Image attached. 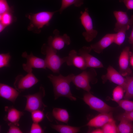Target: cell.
<instances>
[{
  "mask_svg": "<svg viewBox=\"0 0 133 133\" xmlns=\"http://www.w3.org/2000/svg\"><path fill=\"white\" fill-rule=\"evenodd\" d=\"M6 27L1 23H0V32H2Z\"/></svg>",
  "mask_w": 133,
  "mask_h": 133,
  "instance_id": "cell-40",
  "label": "cell"
},
{
  "mask_svg": "<svg viewBox=\"0 0 133 133\" xmlns=\"http://www.w3.org/2000/svg\"><path fill=\"white\" fill-rule=\"evenodd\" d=\"M113 14L116 20L114 29L115 32H117L124 26L127 25L131 26L133 25V15L130 18H129L126 12L115 11L113 12Z\"/></svg>",
  "mask_w": 133,
  "mask_h": 133,
  "instance_id": "cell-14",
  "label": "cell"
},
{
  "mask_svg": "<svg viewBox=\"0 0 133 133\" xmlns=\"http://www.w3.org/2000/svg\"><path fill=\"white\" fill-rule=\"evenodd\" d=\"M120 2H123L127 10L133 9V0H119Z\"/></svg>",
  "mask_w": 133,
  "mask_h": 133,
  "instance_id": "cell-36",
  "label": "cell"
},
{
  "mask_svg": "<svg viewBox=\"0 0 133 133\" xmlns=\"http://www.w3.org/2000/svg\"><path fill=\"white\" fill-rule=\"evenodd\" d=\"M119 120L120 122L117 126V133H133V124L132 121L124 118Z\"/></svg>",
  "mask_w": 133,
  "mask_h": 133,
  "instance_id": "cell-21",
  "label": "cell"
},
{
  "mask_svg": "<svg viewBox=\"0 0 133 133\" xmlns=\"http://www.w3.org/2000/svg\"><path fill=\"white\" fill-rule=\"evenodd\" d=\"M125 91V90L121 86L118 85L113 90L112 100L116 102L121 100L123 96Z\"/></svg>",
  "mask_w": 133,
  "mask_h": 133,
  "instance_id": "cell-27",
  "label": "cell"
},
{
  "mask_svg": "<svg viewBox=\"0 0 133 133\" xmlns=\"http://www.w3.org/2000/svg\"><path fill=\"white\" fill-rule=\"evenodd\" d=\"M39 81L32 72L28 73L24 76L19 75L16 77L14 83L15 88L19 92L28 89Z\"/></svg>",
  "mask_w": 133,
  "mask_h": 133,
  "instance_id": "cell-9",
  "label": "cell"
},
{
  "mask_svg": "<svg viewBox=\"0 0 133 133\" xmlns=\"http://www.w3.org/2000/svg\"><path fill=\"white\" fill-rule=\"evenodd\" d=\"M21 56L26 60V63L22 65L23 69L27 73L33 71V68H42L46 69V64L44 59L34 56L32 52L29 54L26 51L23 52Z\"/></svg>",
  "mask_w": 133,
  "mask_h": 133,
  "instance_id": "cell-8",
  "label": "cell"
},
{
  "mask_svg": "<svg viewBox=\"0 0 133 133\" xmlns=\"http://www.w3.org/2000/svg\"><path fill=\"white\" fill-rule=\"evenodd\" d=\"M58 12L42 11L28 15L27 17L30 21L29 30H32L34 28L39 29L45 25H48L54 13Z\"/></svg>",
  "mask_w": 133,
  "mask_h": 133,
  "instance_id": "cell-5",
  "label": "cell"
},
{
  "mask_svg": "<svg viewBox=\"0 0 133 133\" xmlns=\"http://www.w3.org/2000/svg\"><path fill=\"white\" fill-rule=\"evenodd\" d=\"M83 100L85 103L92 109L100 113H107L114 110L111 107L100 99L92 95L90 92L85 94Z\"/></svg>",
  "mask_w": 133,
  "mask_h": 133,
  "instance_id": "cell-7",
  "label": "cell"
},
{
  "mask_svg": "<svg viewBox=\"0 0 133 133\" xmlns=\"http://www.w3.org/2000/svg\"><path fill=\"white\" fill-rule=\"evenodd\" d=\"M124 118L129 121H133V111L130 112H125L119 116L118 117V120Z\"/></svg>",
  "mask_w": 133,
  "mask_h": 133,
  "instance_id": "cell-35",
  "label": "cell"
},
{
  "mask_svg": "<svg viewBox=\"0 0 133 133\" xmlns=\"http://www.w3.org/2000/svg\"><path fill=\"white\" fill-rule=\"evenodd\" d=\"M11 56L9 53H1L0 54V68L8 67L10 66L9 62Z\"/></svg>",
  "mask_w": 133,
  "mask_h": 133,
  "instance_id": "cell-30",
  "label": "cell"
},
{
  "mask_svg": "<svg viewBox=\"0 0 133 133\" xmlns=\"http://www.w3.org/2000/svg\"><path fill=\"white\" fill-rule=\"evenodd\" d=\"M19 94V92L15 88L6 84L0 83V97L14 103Z\"/></svg>",
  "mask_w": 133,
  "mask_h": 133,
  "instance_id": "cell-18",
  "label": "cell"
},
{
  "mask_svg": "<svg viewBox=\"0 0 133 133\" xmlns=\"http://www.w3.org/2000/svg\"><path fill=\"white\" fill-rule=\"evenodd\" d=\"M75 75L70 74L66 76L61 74L56 76L52 74L47 77L51 83L53 87L54 99L56 100L60 97L67 98L72 101H75L76 98L71 93L70 87Z\"/></svg>",
  "mask_w": 133,
  "mask_h": 133,
  "instance_id": "cell-1",
  "label": "cell"
},
{
  "mask_svg": "<svg viewBox=\"0 0 133 133\" xmlns=\"http://www.w3.org/2000/svg\"><path fill=\"white\" fill-rule=\"evenodd\" d=\"M31 113L32 119L34 123H39L44 118V116L43 111L36 110Z\"/></svg>",
  "mask_w": 133,
  "mask_h": 133,
  "instance_id": "cell-31",
  "label": "cell"
},
{
  "mask_svg": "<svg viewBox=\"0 0 133 133\" xmlns=\"http://www.w3.org/2000/svg\"><path fill=\"white\" fill-rule=\"evenodd\" d=\"M117 127L114 120L105 124L102 127L103 133H116L117 132Z\"/></svg>",
  "mask_w": 133,
  "mask_h": 133,
  "instance_id": "cell-26",
  "label": "cell"
},
{
  "mask_svg": "<svg viewBox=\"0 0 133 133\" xmlns=\"http://www.w3.org/2000/svg\"><path fill=\"white\" fill-rule=\"evenodd\" d=\"M130 53L129 47H125L123 49L119 58V72L124 77L127 76L131 73L128 66Z\"/></svg>",
  "mask_w": 133,
  "mask_h": 133,
  "instance_id": "cell-13",
  "label": "cell"
},
{
  "mask_svg": "<svg viewBox=\"0 0 133 133\" xmlns=\"http://www.w3.org/2000/svg\"><path fill=\"white\" fill-rule=\"evenodd\" d=\"M51 127L61 133H76L80 131V128L62 125H51Z\"/></svg>",
  "mask_w": 133,
  "mask_h": 133,
  "instance_id": "cell-22",
  "label": "cell"
},
{
  "mask_svg": "<svg viewBox=\"0 0 133 133\" xmlns=\"http://www.w3.org/2000/svg\"><path fill=\"white\" fill-rule=\"evenodd\" d=\"M92 133H103L102 129H97L94 130L91 132Z\"/></svg>",
  "mask_w": 133,
  "mask_h": 133,
  "instance_id": "cell-38",
  "label": "cell"
},
{
  "mask_svg": "<svg viewBox=\"0 0 133 133\" xmlns=\"http://www.w3.org/2000/svg\"><path fill=\"white\" fill-rule=\"evenodd\" d=\"M129 42L133 46V26L130 35L129 37Z\"/></svg>",
  "mask_w": 133,
  "mask_h": 133,
  "instance_id": "cell-37",
  "label": "cell"
},
{
  "mask_svg": "<svg viewBox=\"0 0 133 133\" xmlns=\"http://www.w3.org/2000/svg\"><path fill=\"white\" fill-rule=\"evenodd\" d=\"M41 52L46 55L44 60L47 68L53 73H59L62 65L66 62L67 56L61 58L57 54V50L48 44L43 45Z\"/></svg>",
  "mask_w": 133,
  "mask_h": 133,
  "instance_id": "cell-2",
  "label": "cell"
},
{
  "mask_svg": "<svg viewBox=\"0 0 133 133\" xmlns=\"http://www.w3.org/2000/svg\"><path fill=\"white\" fill-rule=\"evenodd\" d=\"M9 129L7 133H22V132L18 126L10 123H8Z\"/></svg>",
  "mask_w": 133,
  "mask_h": 133,
  "instance_id": "cell-34",
  "label": "cell"
},
{
  "mask_svg": "<svg viewBox=\"0 0 133 133\" xmlns=\"http://www.w3.org/2000/svg\"><path fill=\"white\" fill-rule=\"evenodd\" d=\"M88 11L87 8H85L84 12L81 11L80 19L85 30L82 33V35L87 42H90L96 37L98 32L94 29L92 20Z\"/></svg>",
  "mask_w": 133,
  "mask_h": 133,
  "instance_id": "cell-6",
  "label": "cell"
},
{
  "mask_svg": "<svg viewBox=\"0 0 133 133\" xmlns=\"http://www.w3.org/2000/svg\"><path fill=\"white\" fill-rule=\"evenodd\" d=\"M5 110L7 114L4 118V120L8 123L19 126V121L21 117L23 115L24 113L18 110L13 106H5Z\"/></svg>",
  "mask_w": 133,
  "mask_h": 133,
  "instance_id": "cell-19",
  "label": "cell"
},
{
  "mask_svg": "<svg viewBox=\"0 0 133 133\" xmlns=\"http://www.w3.org/2000/svg\"><path fill=\"white\" fill-rule=\"evenodd\" d=\"M97 75L95 70L91 68L88 70H83L77 75H75L72 82L78 89H82L87 92H90L91 89L90 83L94 84L97 83Z\"/></svg>",
  "mask_w": 133,
  "mask_h": 133,
  "instance_id": "cell-3",
  "label": "cell"
},
{
  "mask_svg": "<svg viewBox=\"0 0 133 133\" xmlns=\"http://www.w3.org/2000/svg\"><path fill=\"white\" fill-rule=\"evenodd\" d=\"M126 78V93L124 98L128 100L133 98V77L127 76Z\"/></svg>",
  "mask_w": 133,
  "mask_h": 133,
  "instance_id": "cell-25",
  "label": "cell"
},
{
  "mask_svg": "<svg viewBox=\"0 0 133 133\" xmlns=\"http://www.w3.org/2000/svg\"><path fill=\"white\" fill-rule=\"evenodd\" d=\"M117 103L120 107L125 110V112L133 111V101L125 99L121 100Z\"/></svg>",
  "mask_w": 133,
  "mask_h": 133,
  "instance_id": "cell-29",
  "label": "cell"
},
{
  "mask_svg": "<svg viewBox=\"0 0 133 133\" xmlns=\"http://www.w3.org/2000/svg\"><path fill=\"white\" fill-rule=\"evenodd\" d=\"M45 95L44 88L41 85L38 92L33 94L24 96L26 99V103L24 110L30 113L36 110L43 111L47 107L43 102L42 99Z\"/></svg>",
  "mask_w": 133,
  "mask_h": 133,
  "instance_id": "cell-4",
  "label": "cell"
},
{
  "mask_svg": "<svg viewBox=\"0 0 133 133\" xmlns=\"http://www.w3.org/2000/svg\"><path fill=\"white\" fill-rule=\"evenodd\" d=\"M115 33L106 34L100 40L90 45L92 49L96 53H100L105 49L114 43Z\"/></svg>",
  "mask_w": 133,
  "mask_h": 133,
  "instance_id": "cell-16",
  "label": "cell"
},
{
  "mask_svg": "<svg viewBox=\"0 0 133 133\" xmlns=\"http://www.w3.org/2000/svg\"><path fill=\"white\" fill-rule=\"evenodd\" d=\"M66 63L68 66H74L83 70L87 68L84 58L74 50L69 51Z\"/></svg>",
  "mask_w": 133,
  "mask_h": 133,
  "instance_id": "cell-15",
  "label": "cell"
},
{
  "mask_svg": "<svg viewBox=\"0 0 133 133\" xmlns=\"http://www.w3.org/2000/svg\"><path fill=\"white\" fill-rule=\"evenodd\" d=\"M113 120L112 112L107 113H101L90 120L86 125L95 127H102L106 123Z\"/></svg>",
  "mask_w": 133,
  "mask_h": 133,
  "instance_id": "cell-17",
  "label": "cell"
},
{
  "mask_svg": "<svg viewBox=\"0 0 133 133\" xmlns=\"http://www.w3.org/2000/svg\"><path fill=\"white\" fill-rule=\"evenodd\" d=\"M54 117L57 120L67 123L69 119V115L67 110L65 109L55 108L52 112Z\"/></svg>",
  "mask_w": 133,
  "mask_h": 133,
  "instance_id": "cell-20",
  "label": "cell"
},
{
  "mask_svg": "<svg viewBox=\"0 0 133 133\" xmlns=\"http://www.w3.org/2000/svg\"><path fill=\"white\" fill-rule=\"evenodd\" d=\"M92 50L90 46H84L79 50L78 52V54L84 58L87 68L103 67L102 62L97 58L90 54Z\"/></svg>",
  "mask_w": 133,
  "mask_h": 133,
  "instance_id": "cell-12",
  "label": "cell"
},
{
  "mask_svg": "<svg viewBox=\"0 0 133 133\" xmlns=\"http://www.w3.org/2000/svg\"><path fill=\"white\" fill-rule=\"evenodd\" d=\"M103 83L107 80L121 86L125 91L126 79L112 66L109 65L107 68V72L101 76Z\"/></svg>",
  "mask_w": 133,
  "mask_h": 133,
  "instance_id": "cell-10",
  "label": "cell"
},
{
  "mask_svg": "<svg viewBox=\"0 0 133 133\" xmlns=\"http://www.w3.org/2000/svg\"><path fill=\"white\" fill-rule=\"evenodd\" d=\"M60 32L57 29L53 32V37L50 36L48 40V44L54 49L57 50L63 49L66 45H69L71 43L70 37L66 34L60 35Z\"/></svg>",
  "mask_w": 133,
  "mask_h": 133,
  "instance_id": "cell-11",
  "label": "cell"
},
{
  "mask_svg": "<svg viewBox=\"0 0 133 133\" xmlns=\"http://www.w3.org/2000/svg\"><path fill=\"white\" fill-rule=\"evenodd\" d=\"M130 27L129 25L124 26L115 33L114 43L118 45H121L125 40L126 32L129 29Z\"/></svg>",
  "mask_w": 133,
  "mask_h": 133,
  "instance_id": "cell-23",
  "label": "cell"
},
{
  "mask_svg": "<svg viewBox=\"0 0 133 133\" xmlns=\"http://www.w3.org/2000/svg\"><path fill=\"white\" fill-rule=\"evenodd\" d=\"M84 1V0H62L61 6L58 12L61 14L64 10L72 5L80 7L83 4Z\"/></svg>",
  "mask_w": 133,
  "mask_h": 133,
  "instance_id": "cell-24",
  "label": "cell"
},
{
  "mask_svg": "<svg viewBox=\"0 0 133 133\" xmlns=\"http://www.w3.org/2000/svg\"><path fill=\"white\" fill-rule=\"evenodd\" d=\"M130 54V62L131 65L132 66L133 68V53Z\"/></svg>",
  "mask_w": 133,
  "mask_h": 133,
  "instance_id": "cell-39",
  "label": "cell"
},
{
  "mask_svg": "<svg viewBox=\"0 0 133 133\" xmlns=\"http://www.w3.org/2000/svg\"><path fill=\"white\" fill-rule=\"evenodd\" d=\"M11 9L6 0H0V15L11 12Z\"/></svg>",
  "mask_w": 133,
  "mask_h": 133,
  "instance_id": "cell-32",
  "label": "cell"
},
{
  "mask_svg": "<svg viewBox=\"0 0 133 133\" xmlns=\"http://www.w3.org/2000/svg\"><path fill=\"white\" fill-rule=\"evenodd\" d=\"M44 132L41 127L38 123H34L32 124L31 127L30 133H42Z\"/></svg>",
  "mask_w": 133,
  "mask_h": 133,
  "instance_id": "cell-33",
  "label": "cell"
},
{
  "mask_svg": "<svg viewBox=\"0 0 133 133\" xmlns=\"http://www.w3.org/2000/svg\"><path fill=\"white\" fill-rule=\"evenodd\" d=\"M13 20V16L11 12L0 15V23L6 27L11 24Z\"/></svg>",
  "mask_w": 133,
  "mask_h": 133,
  "instance_id": "cell-28",
  "label": "cell"
}]
</instances>
